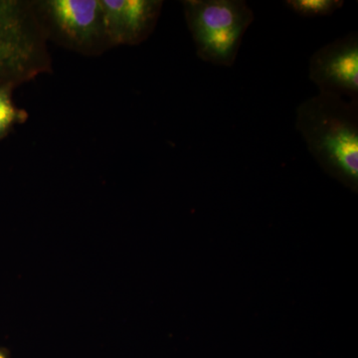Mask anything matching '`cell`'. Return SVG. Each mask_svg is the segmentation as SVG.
<instances>
[{"label":"cell","instance_id":"2","mask_svg":"<svg viewBox=\"0 0 358 358\" xmlns=\"http://www.w3.org/2000/svg\"><path fill=\"white\" fill-rule=\"evenodd\" d=\"M36 1L0 0V86L50 73L52 59Z\"/></svg>","mask_w":358,"mask_h":358},{"label":"cell","instance_id":"6","mask_svg":"<svg viewBox=\"0 0 358 358\" xmlns=\"http://www.w3.org/2000/svg\"><path fill=\"white\" fill-rule=\"evenodd\" d=\"M110 48L134 46L154 32L164 2L160 0H101Z\"/></svg>","mask_w":358,"mask_h":358},{"label":"cell","instance_id":"9","mask_svg":"<svg viewBox=\"0 0 358 358\" xmlns=\"http://www.w3.org/2000/svg\"><path fill=\"white\" fill-rule=\"evenodd\" d=\"M0 358H7L6 353H3L0 350Z\"/></svg>","mask_w":358,"mask_h":358},{"label":"cell","instance_id":"1","mask_svg":"<svg viewBox=\"0 0 358 358\" xmlns=\"http://www.w3.org/2000/svg\"><path fill=\"white\" fill-rule=\"evenodd\" d=\"M296 127L320 167L358 188V101L319 92L296 108Z\"/></svg>","mask_w":358,"mask_h":358},{"label":"cell","instance_id":"3","mask_svg":"<svg viewBox=\"0 0 358 358\" xmlns=\"http://www.w3.org/2000/svg\"><path fill=\"white\" fill-rule=\"evenodd\" d=\"M188 30L197 56L204 62L232 67L245 33L254 21L243 0H183Z\"/></svg>","mask_w":358,"mask_h":358},{"label":"cell","instance_id":"7","mask_svg":"<svg viewBox=\"0 0 358 358\" xmlns=\"http://www.w3.org/2000/svg\"><path fill=\"white\" fill-rule=\"evenodd\" d=\"M13 85L0 86V140L9 134L15 124L27 121L28 113L14 105Z\"/></svg>","mask_w":358,"mask_h":358},{"label":"cell","instance_id":"8","mask_svg":"<svg viewBox=\"0 0 358 358\" xmlns=\"http://www.w3.org/2000/svg\"><path fill=\"white\" fill-rule=\"evenodd\" d=\"M282 3L296 15L307 18L333 15L345 6L343 0H286Z\"/></svg>","mask_w":358,"mask_h":358},{"label":"cell","instance_id":"4","mask_svg":"<svg viewBox=\"0 0 358 358\" xmlns=\"http://www.w3.org/2000/svg\"><path fill=\"white\" fill-rule=\"evenodd\" d=\"M36 8L47 38L82 55L110 49L101 0H43Z\"/></svg>","mask_w":358,"mask_h":358},{"label":"cell","instance_id":"5","mask_svg":"<svg viewBox=\"0 0 358 358\" xmlns=\"http://www.w3.org/2000/svg\"><path fill=\"white\" fill-rule=\"evenodd\" d=\"M308 78L322 93L358 101L357 33H348L317 49L308 62Z\"/></svg>","mask_w":358,"mask_h":358}]
</instances>
